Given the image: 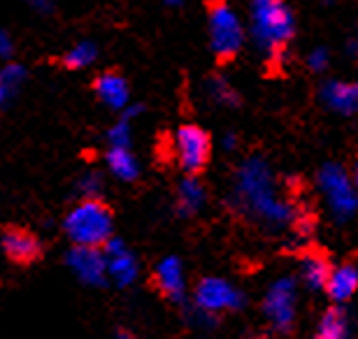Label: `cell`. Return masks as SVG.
I'll list each match as a JSON object with an SVG mask.
<instances>
[{"instance_id":"1","label":"cell","mask_w":358,"mask_h":339,"mask_svg":"<svg viewBox=\"0 0 358 339\" xmlns=\"http://www.w3.org/2000/svg\"><path fill=\"white\" fill-rule=\"evenodd\" d=\"M238 203L268 226H282L293 219L289 203L275 193L270 168L261 158H249L238 172Z\"/></svg>"},{"instance_id":"2","label":"cell","mask_w":358,"mask_h":339,"mask_svg":"<svg viewBox=\"0 0 358 339\" xmlns=\"http://www.w3.org/2000/svg\"><path fill=\"white\" fill-rule=\"evenodd\" d=\"M63 233L73 247L105 249L114 233L110 207L98 198H82L63 219Z\"/></svg>"},{"instance_id":"3","label":"cell","mask_w":358,"mask_h":339,"mask_svg":"<svg viewBox=\"0 0 358 339\" xmlns=\"http://www.w3.org/2000/svg\"><path fill=\"white\" fill-rule=\"evenodd\" d=\"M254 35L268 54H277L293 38V17L284 0H254Z\"/></svg>"},{"instance_id":"4","label":"cell","mask_w":358,"mask_h":339,"mask_svg":"<svg viewBox=\"0 0 358 339\" xmlns=\"http://www.w3.org/2000/svg\"><path fill=\"white\" fill-rule=\"evenodd\" d=\"M210 40H212V52L221 61L233 59L240 52L242 42H245V31H242L238 14L226 3L210 5Z\"/></svg>"},{"instance_id":"5","label":"cell","mask_w":358,"mask_h":339,"mask_svg":"<svg viewBox=\"0 0 358 339\" xmlns=\"http://www.w3.org/2000/svg\"><path fill=\"white\" fill-rule=\"evenodd\" d=\"M319 186L326 193L328 205H331L335 219L347 221L358 209V193L352 175H347L340 165H326L319 172Z\"/></svg>"},{"instance_id":"6","label":"cell","mask_w":358,"mask_h":339,"mask_svg":"<svg viewBox=\"0 0 358 339\" xmlns=\"http://www.w3.org/2000/svg\"><path fill=\"white\" fill-rule=\"evenodd\" d=\"M173 151H175L177 163L182 165L191 177H196L198 172H203L205 165L210 163V154H212L210 135L200 126H193V124L179 126L175 133Z\"/></svg>"},{"instance_id":"7","label":"cell","mask_w":358,"mask_h":339,"mask_svg":"<svg viewBox=\"0 0 358 339\" xmlns=\"http://www.w3.org/2000/svg\"><path fill=\"white\" fill-rule=\"evenodd\" d=\"M242 307V293L235 286H231L224 279H203L196 286V293H193V309H198L200 314L214 316L226 314V312H235V309Z\"/></svg>"},{"instance_id":"8","label":"cell","mask_w":358,"mask_h":339,"mask_svg":"<svg viewBox=\"0 0 358 339\" xmlns=\"http://www.w3.org/2000/svg\"><path fill=\"white\" fill-rule=\"evenodd\" d=\"M66 268L73 274L77 284L89 286V288H100L107 281V261L103 249L93 247H70L66 254Z\"/></svg>"},{"instance_id":"9","label":"cell","mask_w":358,"mask_h":339,"mask_svg":"<svg viewBox=\"0 0 358 339\" xmlns=\"http://www.w3.org/2000/svg\"><path fill=\"white\" fill-rule=\"evenodd\" d=\"M263 309L277 333H289L296 316V284L291 279L275 281L266 295Z\"/></svg>"},{"instance_id":"10","label":"cell","mask_w":358,"mask_h":339,"mask_svg":"<svg viewBox=\"0 0 358 339\" xmlns=\"http://www.w3.org/2000/svg\"><path fill=\"white\" fill-rule=\"evenodd\" d=\"M103 251L107 261V281L119 288H128L131 284H135V279L140 274V265L135 261V256L128 251L126 244L112 237Z\"/></svg>"},{"instance_id":"11","label":"cell","mask_w":358,"mask_h":339,"mask_svg":"<svg viewBox=\"0 0 358 339\" xmlns=\"http://www.w3.org/2000/svg\"><path fill=\"white\" fill-rule=\"evenodd\" d=\"M0 251L7 261L19 265H31L40 258L42 244L31 230L26 228H5L0 233Z\"/></svg>"},{"instance_id":"12","label":"cell","mask_w":358,"mask_h":339,"mask_svg":"<svg viewBox=\"0 0 358 339\" xmlns=\"http://www.w3.org/2000/svg\"><path fill=\"white\" fill-rule=\"evenodd\" d=\"M154 286L163 298H168L175 305H182L186 298V274L182 268V261L175 256H168L159 261V265L154 268Z\"/></svg>"},{"instance_id":"13","label":"cell","mask_w":358,"mask_h":339,"mask_svg":"<svg viewBox=\"0 0 358 339\" xmlns=\"http://www.w3.org/2000/svg\"><path fill=\"white\" fill-rule=\"evenodd\" d=\"M93 91H96L100 103L107 105L110 110H117V112H124L128 107V100H131L128 84L119 72H103L100 77H96Z\"/></svg>"},{"instance_id":"14","label":"cell","mask_w":358,"mask_h":339,"mask_svg":"<svg viewBox=\"0 0 358 339\" xmlns=\"http://www.w3.org/2000/svg\"><path fill=\"white\" fill-rule=\"evenodd\" d=\"M321 98L331 110L340 114L358 112V84L352 82H328L321 89Z\"/></svg>"},{"instance_id":"15","label":"cell","mask_w":358,"mask_h":339,"mask_svg":"<svg viewBox=\"0 0 358 339\" xmlns=\"http://www.w3.org/2000/svg\"><path fill=\"white\" fill-rule=\"evenodd\" d=\"M328 295L335 302H345L358 291V270L354 265H342V268L331 272V279L326 284Z\"/></svg>"},{"instance_id":"16","label":"cell","mask_w":358,"mask_h":339,"mask_svg":"<svg viewBox=\"0 0 358 339\" xmlns=\"http://www.w3.org/2000/svg\"><path fill=\"white\" fill-rule=\"evenodd\" d=\"M107 168L121 182H133L140 175L138 161H135V156L128 147H112L110 154H107Z\"/></svg>"},{"instance_id":"17","label":"cell","mask_w":358,"mask_h":339,"mask_svg":"<svg viewBox=\"0 0 358 339\" xmlns=\"http://www.w3.org/2000/svg\"><path fill=\"white\" fill-rule=\"evenodd\" d=\"M331 263H328L326 256L321 254H307L303 258V268H300V274H303L305 284L310 288H326L328 279H331Z\"/></svg>"},{"instance_id":"18","label":"cell","mask_w":358,"mask_h":339,"mask_svg":"<svg viewBox=\"0 0 358 339\" xmlns=\"http://www.w3.org/2000/svg\"><path fill=\"white\" fill-rule=\"evenodd\" d=\"M205 203V191L196 179L189 177L179 184V191H177V209L182 216H193L200 212V207Z\"/></svg>"},{"instance_id":"19","label":"cell","mask_w":358,"mask_h":339,"mask_svg":"<svg viewBox=\"0 0 358 339\" xmlns=\"http://www.w3.org/2000/svg\"><path fill=\"white\" fill-rule=\"evenodd\" d=\"M347 337V314L342 309H328L321 319L317 339H345Z\"/></svg>"},{"instance_id":"20","label":"cell","mask_w":358,"mask_h":339,"mask_svg":"<svg viewBox=\"0 0 358 339\" xmlns=\"http://www.w3.org/2000/svg\"><path fill=\"white\" fill-rule=\"evenodd\" d=\"M96 61V49H93L91 45H77L75 49H70V52L63 56V66H66L68 70H80V68H87L91 66V63Z\"/></svg>"},{"instance_id":"21","label":"cell","mask_w":358,"mask_h":339,"mask_svg":"<svg viewBox=\"0 0 358 339\" xmlns=\"http://www.w3.org/2000/svg\"><path fill=\"white\" fill-rule=\"evenodd\" d=\"M210 93L212 98L221 105H238V93L224 77H214L210 82Z\"/></svg>"},{"instance_id":"22","label":"cell","mask_w":358,"mask_h":339,"mask_svg":"<svg viewBox=\"0 0 358 339\" xmlns=\"http://www.w3.org/2000/svg\"><path fill=\"white\" fill-rule=\"evenodd\" d=\"M110 142H112V147H128V144H131V124H128V119H121L119 124L112 128Z\"/></svg>"},{"instance_id":"23","label":"cell","mask_w":358,"mask_h":339,"mask_svg":"<svg viewBox=\"0 0 358 339\" xmlns=\"http://www.w3.org/2000/svg\"><path fill=\"white\" fill-rule=\"evenodd\" d=\"M80 189L84 191V198H96V193L100 191V179L96 175H87L80 182Z\"/></svg>"},{"instance_id":"24","label":"cell","mask_w":358,"mask_h":339,"mask_svg":"<svg viewBox=\"0 0 358 339\" xmlns=\"http://www.w3.org/2000/svg\"><path fill=\"white\" fill-rule=\"evenodd\" d=\"M307 63H310V68L312 70H317L321 72L326 66H328V54L324 52V49H314V52L307 56Z\"/></svg>"},{"instance_id":"25","label":"cell","mask_w":358,"mask_h":339,"mask_svg":"<svg viewBox=\"0 0 358 339\" xmlns=\"http://www.w3.org/2000/svg\"><path fill=\"white\" fill-rule=\"evenodd\" d=\"M114 339H138L133 333H128V330H117L114 333Z\"/></svg>"},{"instance_id":"26","label":"cell","mask_w":358,"mask_h":339,"mask_svg":"<svg viewBox=\"0 0 358 339\" xmlns=\"http://www.w3.org/2000/svg\"><path fill=\"white\" fill-rule=\"evenodd\" d=\"M352 179H354V184H356V189H358V158H356V163H354V170H352Z\"/></svg>"},{"instance_id":"27","label":"cell","mask_w":358,"mask_h":339,"mask_svg":"<svg viewBox=\"0 0 358 339\" xmlns=\"http://www.w3.org/2000/svg\"><path fill=\"white\" fill-rule=\"evenodd\" d=\"M210 3H224V0H210Z\"/></svg>"},{"instance_id":"28","label":"cell","mask_w":358,"mask_h":339,"mask_svg":"<svg viewBox=\"0 0 358 339\" xmlns=\"http://www.w3.org/2000/svg\"><path fill=\"white\" fill-rule=\"evenodd\" d=\"M168 3H173V5H175V3H179V0H168Z\"/></svg>"}]
</instances>
